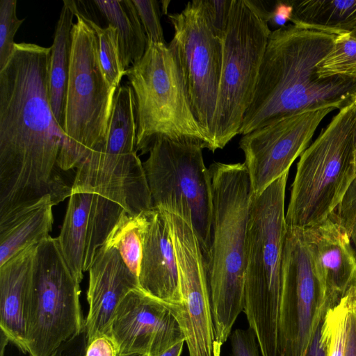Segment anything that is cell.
<instances>
[{
	"label": "cell",
	"mask_w": 356,
	"mask_h": 356,
	"mask_svg": "<svg viewBox=\"0 0 356 356\" xmlns=\"http://www.w3.org/2000/svg\"><path fill=\"white\" fill-rule=\"evenodd\" d=\"M50 50L16 43L0 70V219L44 195L56 205L72 194L58 170L64 134L50 103Z\"/></svg>",
	"instance_id": "obj_1"
},
{
	"label": "cell",
	"mask_w": 356,
	"mask_h": 356,
	"mask_svg": "<svg viewBox=\"0 0 356 356\" xmlns=\"http://www.w3.org/2000/svg\"><path fill=\"white\" fill-rule=\"evenodd\" d=\"M336 37L293 24L271 31L239 134L297 113L327 106L341 109L353 102L356 80L317 74V65Z\"/></svg>",
	"instance_id": "obj_2"
},
{
	"label": "cell",
	"mask_w": 356,
	"mask_h": 356,
	"mask_svg": "<svg viewBox=\"0 0 356 356\" xmlns=\"http://www.w3.org/2000/svg\"><path fill=\"white\" fill-rule=\"evenodd\" d=\"M209 170L213 209L205 266L213 323V356H220L244 308L245 245L252 190L244 163L214 162Z\"/></svg>",
	"instance_id": "obj_3"
},
{
	"label": "cell",
	"mask_w": 356,
	"mask_h": 356,
	"mask_svg": "<svg viewBox=\"0 0 356 356\" xmlns=\"http://www.w3.org/2000/svg\"><path fill=\"white\" fill-rule=\"evenodd\" d=\"M289 172L252 194L245 245L244 308L261 356H282L280 309L287 231L284 209Z\"/></svg>",
	"instance_id": "obj_4"
},
{
	"label": "cell",
	"mask_w": 356,
	"mask_h": 356,
	"mask_svg": "<svg viewBox=\"0 0 356 356\" xmlns=\"http://www.w3.org/2000/svg\"><path fill=\"white\" fill-rule=\"evenodd\" d=\"M356 105L340 109L300 155L286 213L287 227L307 228L328 218L356 178Z\"/></svg>",
	"instance_id": "obj_5"
},
{
	"label": "cell",
	"mask_w": 356,
	"mask_h": 356,
	"mask_svg": "<svg viewBox=\"0 0 356 356\" xmlns=\"http://www.w3.org/2000/svg\"><path fill=\"white\" fill-rule=\"evenodd\" d=\"M71 35L70 70L65 104L63 134L58 166L76 168L105 140L115 93L103 73L95 31L80 13Z\"/></svg>",
	"instance_id": "obj_6"
},
{
	"label": "cell",
	"mask_w": 356,
	"mask_h": 356,
	"mask_svg": "<svg viewBox=\"0 0 356 356\" xmlns=\"http://www.w3.org/2000/svg\"><path fill=\"white\" fill-rule=\"evenodd\" d=\"M260 1L233 0L222 39V55L211 151L222 149L239 134L254 92L271 32L272 11Z\"/></svg>",
	"instance_id": "obj_7"
},
{
	"label": "cell",
	"mask_w": 356,
	"mask_h": 356,
	"mask_svg": "<svg viewBox=\"0 0 356 356\" xmlns=\"http://www.w3.org/2000/svg\"><path fill=\"white\" fill-rule=\"evenodd\" d=\"M136 105V149L141 154L158 136L193 140L209 149L196 120L179 63L167 44L147 42L143 57L126 70Z\"/></svg>",
	"instance_id": "obj_8"
},
{
	"label": "cell",
	"mask_w": 356,
	"mask_h": 356,
	"mask_svg": "<svg viewBox=\"0 0 356 356\" xmlns=\"http://www.w3.org/2000/svg\"><path fill=\"white\" fill-rule=\"evenodd\" d=\"M134 92L120 86L115 93L104 142L76 168L72 193L99 194L138 215L153 209L143 163L136 149Z\"/></svg>",
	"instance_id": "obj_9"
},
{
	"label": "cell",
	"mask_w": 356,
	"mask_h": 356,
	"mask_svg": "<svg viewBox=\"0 0 356 356\" xmlns=\"http://www.w3.org/2000/svg\"><path fill=\"white\" fill-rule=\"evenodd\" d=\"M204 145L193 140L158 136L143 163L153 209L176 214L195 230L207 260L212 220V186L205 165Z\"/></svg>",
	"instance_id": "obj_10"
},
{
	"label": "cell",
	"mask_w": 356,
	"mask_h": 356,
	"mask_svg": "<svg viewBox=\"0 0 356 356\" xmlns=\"http://www.w3.org/2000/svg\"><path fill=\"white\" fill-rule=\"evenodd\" d=\"M79 284L63 257L57 238L50 236L36 245L27 317L29 356H50L86 330Z\"/></svg>",
	"instance_id": "obj_11"
},
{
	"label": "cell",
	"mask_w": 356,
	"mask_h": 356,
	"mask_svg": "<svg viewBox=\"0 0 356 356\" xmlns=\"http://www.w3.org/2000/svg\"><path fill=\"white\" fill-rule=\"evenodd\" d=\"M174 35L168 44L179 63L193 113L211 149L222 55V39L213 30L202 0L189 1L168 15Z\"/></svg>",
	"instance_id": "obj_12"
},
{
	"label": "cell",
	"mask_w": 356,
	"mask_h": 356,
	"mask_svg": "<svg viewBox=\"0 0 356 356\" xmlns=\"http://www.w3.org/2000/svg\"><path fill=\"white\" fill-rule=\"evenodd\" d=\"M329 309L302 228L287 227L280 309L282 356H302Z\"/></svg>",
	"instance_id": "obj_13"
},
{
	"label": "cell",
	"mask_w": 356,
	"mask_h": 356,
	"mask_svg": "<svg viewBox=\"0 0 356 356\" xmlns=\"http://www.w3.org/2000/svg\"><path fill=\"white\" fill-rule=\"evenodd\" d=\"M176 256L180 305L172 311L185 336L189 356H213V323L205 262L195 230L180 216L161 211Z\"/></svg>",
	"instance_id": "obj_14"
},
{
	"label": "cell",
	"mask_w": 356,
	"mask_h": 356,
	"mask_svg": "<svg viewBox=\"0 0 356 356\" xmlns=\"http://www.w3.org/2000/svg\"><path fill=\"white\" fill-rule=\"evenodd\" d=\"M335 108L323 107L287 116L243 135L252 194L261 193L289 168L307 149L323 119Z\"/></svg>",
	"instance_id": "obj_15"
},
{
	"label": "cell",
	"mask_w": 356,
	"mask_h": 356,
	"mask_svg": "<svg viewBox=\"0 0 356 356\" xmlns=\"http://www.w3.org/2000/svg\"><path fill=\"white\" fill-rule=\"evenodd\" d=\"M111 335L119 355L156 356L185 341L170 308L140 288L128 293L118 306Z\"/></svg>",
	"instance_id": "obj_16"
},
{
	"label": "cell",
	"mask_w": 356,
	"mask_h": 356,
	"mask_svg": "<svg viewBox=\"0 0 356 356\" xmlns=\"http://www.w3.org/2000/svg\"><path fill=\"white\" fill-rule=\"evenodd\" d=\"M124 211L97 193H72L69 197L57 238L65 261L79 282Z\"/></svg>",
	"instance_id": "obj_17"
},
{
	"label": "cell",
	"mask_w": 356,
	"mask_h": 356,
	"mask_svg": "<svg viewBox=\"0 0 356 356\" xmlns=\"http://www.w3.org/2000/svg\"><path fill=\"white\" fill-rule=\"evenodd\" d=\"M315 270L330 308L356 286V254L345 229L328 217L302 228Z\"/></svg>",
	"instance_id": "obj_18"
},
{
	"label": "cell",
	"mask_w": 356,
	"mask_h": 356,
	"mask_svg": "<svg viewBox=\"0 0 356 356\" xmlns=\"http://www.w3.org/2000/svg\"><path fill=\"white\" fill-rule=\"evenodd\" d=\"M88 271L87 343L99 336L111 338V323L118 306L128 293L140 288L138 277L118 251L105 244L97 251Z\"/></svg>",
	"instance_id": "obj_19"
},
{
	"label": "cell",
	"mask_w": 356,
	"mask_h": 356,
	"mask_svg": "<svg viewBox=\"0 0 356 356\" xmlns=\"http://www.w3.org/2000/svg\"><path fill=\"white\" fill-rule=\"evenodd\" d=\"M140 288L172 312L181 303L177 263L166 220L155 209L143 212Z\"/></svg>",
	"instance_id": "obj_20"
},
{
	"label": "cell",
	"mask_w": 356,
	"mask_h": 356,
	"mask_svg": "<svg viewBox=\"0 0 356 356\" xmlns=\"http://www.w3.org/2000/svg\"><path fill=\"white\" fill-rule=\"evenodd\" d=\"M37 245L26 248L0 266L1 331L24 353H27L29 292Z\"/></svg>",
	"instance_id": "obj_21"
},
{
	"label": "cell",
	"mask_w": 356,
	"mask_h": 356,
	"mask_svg": "<svg viewBox=\"0 0 356 356\" xmlns=\"http://www.w3.org/2000/svg\"><path fill=\"white\" fill-rule=\"evenodd\" d=\"M54 206L51 195H47L0 219V266L50 236Z\"/></svg>",
	"instance_id": "obj_22"
},
{
	"label": "cell",
	"mask_w": 356,
	"mask_h": 356,
	"mask_svg": "<svg viewBox=\"0 0 356 356\" xmlns=\"http://www.w3.org/2000/svg\"><path fill=\"white\" fill-rule=\"evenodd\" d=\"M76 1L64 0L57 22L49 62V92L54 118L63 130L70 70L72 29Z\"/></svg>",
	"instance_id": "obj_23"
},
{
	"label": "cell",
	"mask_w": 356,
	"mask_h": 356,
	"mask_svg": "<svg viewBox=\"0 0 356 356\" xmlns=\"http://www.w3.org/2000/svg\"><path fill=\"white\" fill-rule=\"evenodd\" d=\"M290 2V22L298 27L337 35L350 33L356 28V0Z\"/></svg>",
	"instance_id": "obj_24"
},
{
	"label": "cell",
	"mask_w": 356,
	"mask_h": 356,
	"mask_svg": "<svg viewBox=\"0 0 356 356\" xmlns=\"http://www.w3.org/2000/svg\"><path fill=\"white\" fill-rule=\"evenodd\" d=\"M118 32L120 57L125 70L145 54L147 36L132 0L92 1Z\"/></svg>",
	"instance_id": "obj_25"
},
{
	"label": "cell",
	"mask_w": 356,
	"mask_h": 356,
	"mask_svg": "<svg viewBox=\"0 0 356 356\" xmlns=\"http://www.w3.org/2000/svg\"><path fill=\"white\" fill-rule=\"evenodd\" d=\"M143 212L131 215L125 210L110 232L105 245L115 248L138 279L143 256Z\"/></svg>",
	"instance_id": "obj_26"
},
{
	"label": "cell",
	"mask_w": 356,
	"mask_h": 356,
	"mask_svg": "<svg viewBox=\"0 0 356 356\" xmlns=\"http://www.w3.org/2000/svg\"><path fill=\"white\" fill-rule=\"evenodd\" d=\"M80 13L97 34L99 59L104 76L109 85L117 89L126 72L121 60L117 30L110 24L102 28Z\"/></svg>",
	"instance_id": "obj_27"
},
{
	"label": "cell",
	"mask_w": 356,
	"mask_h": 356,
	"mask_svg": "<svg viewBox=\"0 0 356 356\" xmlns=\"http://www.w3.org/2000/svg\"><path fill=\"white\" fill-rule=\"evenodd\" d=\"M317 74L320 78L356 80V38L350 33L337 35L331 50L317 65Z\"/></svg>",
	"instance_id": "obj_28"
},
{
	"label": "cell",
	"mask_w": 356,
	"mask_h": 356,
	"mask_svg": "<svg viewBox=\"0 0 356 356\" xmlns=\"http://www.w3.org/2000/svg\"><path fill=\"white\" fill-rule=\"evenodd\" d=\"M356 286H353L335 306L330 308L321 328L327 345V356H343L348 314Z\"/></svg>",
	"instance_id": "obj_29"
},
{
	"label": "cell",
	"mask_w": 356,
	"mask_h": 356,
	"mask_svg": "<svg viewBox=\"0 0 356 356\" xmlns=\"http://www.w3.org/2000/svg\"><path fill=\"white\" fill-rule=\"evenodd\" d=\"M16 8V0L0 1V70L14 53V37L24 21L17 17Z\"/></svg>",
	"instance_id": "obj_30"
},
{
	"label": "cell",
	"mask_w": 356,
	"mask_h": 356,
	"mask_svg": "<svg viewBox=\"0 0 356 356\" xmlns=\"http://www.w3.org/2000/svg\"><path fill=\"white\" fill-rule=\"evenodd\" d=\"M144 28L147 42L167 44L160 20L159 3L156 0H132Z\"/></svg>",
	"instance_id": "obj_31"
},
{
	"label": "cell",
	"mask_w": 356,
	"mask_h": 356,
	"mask_svg": "<svg viewBox=\"0 0 356 356\" xmlns=\"http://www.w3.org/2000/svg\"><path fill=\"white\" fill-rule=\"evenodd\" d=\"M329 217L334 219L347 232L356 254V178Z\"/></svg>",
	"instance_id": "obj_32"
},
{
	"label": "cell",
	"mask_w": 356,
	"mask_h": 356,
	"mask_svg": "<svg viewBox=\"0 0 356 356\" xmlns=\"http://www.w3.org/2000/svg\"><path fill=\"white\" fill-rule=\"evenodd\" d=\"M209 22L215 33L222 39L228 25L233 0H202Z\"/></svg>",
	"instance_id": "obj_33"
},
{
	"label": "cell",
	"mask_w": 356,
	"mask_h": 356,
	"mask_svg": "<svg viewBox=\"0 0 356 356\" xmlns=\"http://www.w3.org/2000/svg\"><path fill=\"white\" fill-rule=\"evenodd\" d=\"M231 356H260V349L254 331L236 329L230 336Z\"/></svg>",
	"instance_id": "obj_34"
},
{
	"label": "cell",
	"mask_w": 356,
	"mask_h": 356,
	"mask_svg": "<svg viewBox=\"0 0 356 356\" xmlns=\"http://www.w3.org/2000/svg\"><path fill=\"white\" fill-rule=\"evenodd\" d=\"M87 335L86 330L63 343L50 356H86Z\"/></svg>",
	"instance_id": "obj_35"
},
{
	"label": "cell",
	"mask_w": 356,
	"mask_h": 356,
	"mask_svg": "<svg viewBox=\"0 0 356 356\" xmlns=\"http://www.w3.org/2000/svg\"><path fill=\"white\" fill-rule=\"evenodd\" d=\"M118 347L108 336H99L87 343L86 356H118Z\"/></svg>",
	"instance_id": "obj_36"
},
{
	"label": "cell",
	"mask_w": 356,
	"mask_h": 356,
	"mask_svg": "<svg viewBox=\"0 0 356 356\" xmlns=\"http://www.w3.org/2000/svg\"><path fill=\"white\" fill-rule=\"evenodd\" d=\"M343 356H356V291L348 314Z\"/></svg>",
	"instance_id": "obj_37"
},
{
	"label": "cell",
	"mask_w": 356,
	"mask_h": 356,
	"mask_svg": "<svg viewBox=\"0 0 356 356\" xmlns=\"http://www.w3.org/2000/svg\"><path fill=\"white\" fill-rule=\"evenodd\" d=\"M322 323L323 321L320 324L309 346L302 356H327L326 341L321 332Z\"/></svg>",
	"instance_id": "obj_38"
},
{
	"label": "cell",
	"mask_w": 356,
	"mask_h": 356,
	"mask_svg": "<svg viewBox=\"0 0 356 356\" xmlns=\"http://www.w3.org/2000/svg\"><path fill=\"white\" fill-rule=\"evenodd\" d=\"M184 342L185 341L184 340L180 341L165 351L156 356H181Z\"/></svg>",
	"instance_id": "obj_39"
},
{
	"label": "cell",
	"mask_w": 356,
	"mask_h": 356,
	"mask_svg": "<svg viewBox=\"0 0 356 356\" xmlns=\"http://www.w3.org/2000/svg\"><path fill=\"white\" fill-rule=\"evenodd\" d=\"M354 154H355V159L356 162V124L354 131Z\"/></svg>",
	"instance_id": "obj_40"
},
{
	"label": "cell",
	"mask_w": 356,
	"mask_h": 356,
	"mask_svg": "<svg viewBox=\"0 0 356 356\" xmlns=\"http://www.w3.org/2000/svg\"><path fill=\"white\" fill-rule=\"evenodd\" d=\"M118 356H145L139 354H131V355H119Z\"/></svg>",
	"instance_id": "obj_41"
},
{
	"label": "cell",
	"mask_w": 356,
	"mask_h": 356,
	"mask_svg": "<svg viewBox=\"0 0 356 356\" xmlns=\"http://www.w3.org/2000/svg\"><path fill=\"white\" fill-rule=\"evenodd\" d=\"M350 35L356 38V28L350 33Z\"/></svg>",
	"instance_id": "obj_42"
},
{
	"label": "cell",
	"mask_w": 356,
	"mask_h": 356,
	"mask_svg": "<svg viewBox=\"0 0 356 356\" xmlns=\"http://www.w3.org/2000/svg\"><path fill=\"white\" fill-rule=\"evenodd\" d=\"M353 103L356 105V95H355V99H354Z\"/></svg>",
	"instance_id": "obj_43"
}]
</instances>
